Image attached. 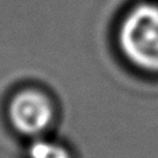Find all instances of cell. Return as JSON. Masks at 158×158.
I'll use <instances>...</instances> for the list:
<instances>
[{
	"label": "cell",
	"instance_id": "1",
	"mask_svg": "<svg viewBox=\"0 0 158 158\" xmlns=\"http://www.w3.org/2000/svg\"><path fill=\"white\" fill-rule=\"evenodd\" d=\"M120 51L136 67L158 73V6L131 9L119 28Z\"/></svg>",
	"mask_w": 158,
	"mask_h": 158
},
{
	"label": "cell",
	"instance_id": "2",
	"mask_svg": "<svg viewBox=\"0 0 158 158\" xmlns=\"http://www.w3.org/2000/svg\"><path fill=\"white\" fill-rule=\"evenodd\" d=\"M9 119L21 134L38 136L49 127L53 108L49 98L36 89H24L15 94L9 105Z\"/></svg>",
	"mask_w": 158,
	"mask_h": 158
},
{
	"label": "cell",
	"instance_id": "3",
	"mask_svg": "<svg viewBox=\"0 0 158 158\" xmlns=\"http://www.w3.org/2000/svg\"><path fill=\"white\" fill-rule=\"evenodd\" d=\"M30 158H72L63 146L48 140H35L30 147Z\"/></svg>",
	"mask_w": 158,
	"mask_h": 158
}]
</instances>
